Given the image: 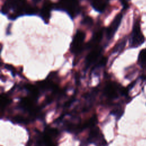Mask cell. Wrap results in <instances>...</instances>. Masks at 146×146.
<instances>
[{
	"label": "cell",
	"instance_id": "9",
	"mask_svg": "<svg viewBox=\"0 0 146 146\" xmlns=\"http://www.w3.org/2000/svg\"><path fill=\"white\" fill-rule=\"evenodd\" d=\"M120 92H121V90L119 88V86L114 83H110L107 85L105 88V94L110 98H116Z\"/></svg>",
	"mask_w": 146,
	"mask_h": 146
},
{
	"label": "cell",
	"instance_id": "17",
	"mask_svg": "<svg viewBox=\"0 0 146 146\" xmlns=\"http://www.w3.org/2000/svg\"><path fill=\"white\" fill-rule=\"evenodd\" d=\"M40 1H41V0H33V2H34V3H39Z\"/></svg>",
	"mask_w": 146,
	"mask_h": 146
},
{
	"label": "cell",
	"instance_id": "3",
	"mask_svg": "<svg viewBox=\"0 0 146 146\" xmlns=\"http://www.w3.org/2000/svg\"><path fill=\"white\" fill-rule=\"evenodd\" d=\"M85 38L84 32L80 30L76 31L70 44V51L72 54H78L82 51Z\"/></svg>",
	"mask_w": 146,
	"mask_h": 146
},
{
	"label": "cell",
	"instance_id": "6",
	"mask_svg": "<svg viewBox=\"0 0 146 146\" xmlns=\"http://www.w3.org/2000/svg\"><path fill=\"white\" fill-rule=\"evenodd\" d=\"M58 132L54 128H48L42 136V141L46 146H56Z\"/></svg>",
	"mask_w": 146,
	"mask_h": 146
},
{
	"label": "cell",
	"instance_id": "1",
	"mask_svg": "<svg viewBox=\"0 0 146 146\" xmlns=\"http://www.w3.org/2000/svg\"><path fill=\"white\" fill-rule=\"evenodd\" d=\"M10 11L13 13L8 18L11 20L24 14L33 15L37 11L36 8L27 4L26 0H6L2 7L1 13L3 14H8Z\"/></svg>",
	"mask_w": 146,
	"mask_h": 146
},
{
	"label": "cell",
	"instance_id": "4",
	"mask_svg": "<svg viewBox=\"0 0 146 146\" xmlns=\"http://www.w3.org/2000/svg\"><path fill=\"white\" fill-rule=\"evenodd\" d=\"M144 36L140 30L139 22H136L134 24L133 30L130 38V46L131 47H137L142 44L144 42Z\"/></svg>",
	"mask_w": 146,
	"mask_h": 146
},
{
	"label": "cell",
	"instance_id": "14",
	"mask_svg": "<svg viewBox=\"0 0 146 146\" xmlns=\"http://www.w3.org/2000/svg\"><path fill=\"white\" fill-rule=\"evenodd\" d=\"M82 23L86 26H91L93 24V20L90 17H86L82 21Z\"/></svg>",
	"mask_w": 146,
	"mask_h": 146
},
{
	"label": "cell",
	"instance_id": "15",
	"mask_svg": "<svg viewBox=\"0 0 146 146\" xmlns=\"http://www.w3.org/2000/svg\"><path fill=\"white\" fill-rule=\"evenodd\" d=\"M9 103V99L8 98L4 96H1V107L2 110L5 107L7 106V104Z\"/></svg>",
	"mask_w": 146,
	"mask_h": 146
},
{
	"label": "cell",
	"instance_id": "16",
	"mask_svg": "<svg viewBox=\"0 0 146 146\" xmlns=\"http://www.w3.org/2000/svg\"><path fill=\"white\" fill-rule=\"evenodd\" d=\"M128 1V0H120V1L121 2V3H122L124 5H127V2Z\"/></svg>",
	"mask_w": 146,
	"mask_h": 146
},
{
	"label": "cell",
	"instance_id": "12",
	"mask_svg": "<svg viewBox=\"0 0 146 146\" xmlns=\"http://www.w3.org/2000/svg\"><path fill=\"white\" fill-rule=\"evenodd\" d=\"M126 43H127V38L124 37V38H122L120 40H119L116 43L115 46L113 47V48L112 50L113 52L116 53V52H119L121 51L124 49V48L126 44Z\"/></svg>",
	"mask_w": 146,
	"mask_h": 146
},
{
	"label": "cell",
	"instance_id": "10",
	"mask_svg": "<svg viewBox=\"0 0 146 146\" xmlns=\"http://www.w3.org/2000/svg\"><path fill=\"white\" fill-rule=\"evenodd\" d=\"M52 8V5H51L50 2L47 1L44 3L41 9V10L40 12V17L46 23L48 22L50 17V13Z\"/></svg>",
	"mask_w": 146,
	"mask_h": 146
},
{
	"label": "cell",
	"instance_id": "2",
	"mask_svg": "<svg viewBox=\"0 0 146 146\" xmlns=\"http://www.w3.org/2000/svg\"><path fill=\"white\" fill-rule=\"evenodd\" d=\"M57 9L66 11L71 18H74L80 11L78 0H60L55 5Z\"/></svg>",
	"mask_w": 146,
	"mask_h": 146
},
{
	"label": "cell",
	"instance_id": "7",
	"mask_svg": "<svg viewBox=\"0 0 146 146\" xmlns=\"http://www.w3.org/2000/svg\"><path fill=\"white\" fill-rule=\"evenodd\" d=\"M88 140L97 146H104L106 142L99 128L92 129L90 134Z\"/></svg>",
	"mask_w": 146,
	"mask_h": 146
},
{
	"label": "cell",
	"instance_id": "13",
	"mask_svg": "<svg viewBox=\"0 0 146 146\" xmlns=\"http://www.w3.org/2000/svg\"><path fill=\"white\" fill-rule=\"evenodd\" d=\"M138 62L140 65H143L146 63V48L141 50L139 54Z\"/></svg>",
	"mask_w": 146,
	"mask_h": 146
},
{
	"label": "cell",
	"instance_id": "8",
	"mask_svg": "<svg viewBox=\"0 0 146 146\" xmlns=\"http://www.w3.org/2000/svg\"><path fill=\"white\" fill-rule=\"evenodd\" d=\"M102 52V48L99 46L92 48L86 58V66H90L91 64L95 63L100 56Z\"/></svg>",
	"mask_w": 146,
	"mask_h": 146
},
{
	"label": "cell",
	"instance_id": "11",
	"mask_svg": "<svg viewBox=\"0 0 146 146\" xmlns=\"http://www.w3.org/2000/svg\"><path fill=\"white\" fill-rule=\"evenodd\" d=\"M108 2V0H91V5L95 10L102 13L106 8Z\"/></svg>",
	"mask_w": 146,
	"mask_h": 146
},
{
	"label": "cell",
	"instance_id": "5",
	"mask_svg": "<svg viewBox=\"0 0 146 146\" xmlns=\"http://www.w3.org/2000/svg\"><path fill=\"white\" fill-rule=\"evenodd\" d=\"M123 18L122 13H119L116 15L112 22L109 25V26L105 30V34L107 40L112 39L117 30Z\"/></svg>",
	"mask_w": 146,
	"mask_h": 146
}]
</instances>
